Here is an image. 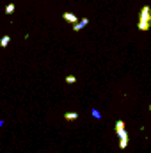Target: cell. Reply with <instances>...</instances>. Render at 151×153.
Instances as JSON below:
<instances>
[{"mask_svg":"<svg viewBox=\"0 0 151 153\" xmlns=\"http://www.w3.org/2000/svg\"><path fill=\"white\" fill-rule=\"evenodd\" d=\"M137 29H139V30H142V32H146V30H150V29H151V9H150V5H144V7L141 9V13H139V25H137Z\"/></svg>","mask_w":151,"mask_h":153,"instance_id":"1","label":"cell"},{"mask_svg":"<svg viewBox=\"0 0 151 153\" xmlns=\"http://www.w3.org/2000/svg\"><path fill=\"white\" fill-rule=\"evenodd\" d=\"M62 18H64V22H68V23H71V25H75L76 22H78V18H76L75 13H64Z\"/></svg>","mask_w":151,"mask_h":153,"instance_id":"2","label":"cell"},{"mask_svg":"<svg viewBox=\"0 0 151 153\" xmlns=\"http://www.w3.org/2000/svg\"><path fill=\"white\" fill-rule=\"evenodd\" d=\"M87 23H89V20H87V18H82L80 22H76L75 25H73V30H75V32H78V30H82V29H84V27H85Z\"/></svg>","mask_w":151,"mask_h":153,"instance_id":"3","label":"cell"},{"mask_svg":"<svg viewBox=\"0 0 151 153\" xmlns=\"http://www.w3.org/2000/svg\"><path fill=\"white\" fill-rule=\"evenodd\" d=\"M76 117H78L76 112H66V114H64V119H66V121H75Z\"/></svg>","mask_w":151,"mask_h":153,"instance_id":"4","label":"cell"},{"mask_svg":"<svg viewBox=\"0 0 151 153\" xmlns=\"http://www.w3.org/2000/svg\"><path fill=\"white\" fill-rule=\"evenodd\" d=\"M14 9H16V5H14V4H7V5H5V14H13V13H14Z\"/></svg>","mask_w":151,"mask_h":153,"instance_id":"5","label":"cell"},{"mask_svg":"<svg viewBox=\"0 0 151 153\" xmlns=\"http://www.w3.org/2000/svg\"><path fill=\"white\" fill-rule=\"evenodd\" d=\"M9 41H11V38H9V36H4V38L0 39V46H2V48H5V46L9 45Z\"/></svg>","mask_w":151,"mask_h":153,"instance_id":"6","label":"cell"},{"mask_svg":"<svg viewBox=\"0 0 151 153\" xmlns=\"http://www.w3.org/2000/svg\"><path fill=\"white\" fill-rule=\"evenodd\" d=\"M128 146V137H124V139H119V148L121 150H124Z\"/></svg>","mask_w":151,"mask_h":153,"instance_id":"7","label":"cell"},{"mask_svg":"<svg viewBox=\"0 0 151 153\" xmlns=\"http://www.w3.org/2000/svg\"><path fill=\"white\" fill-rule=\"evenodd\" d=\"M123 128H124V121L119 119V121L115 123V132H119V130H123Z\"/></svg>","mask_w":151,"mask_h":153,"instance_id":"8","label":"cell"},{"mask_svg":"<svg viewBox=\"0 0 151 153\" xmlns=\"http://www.w3.org/2000/svg\"><path fill=\"white\" fill-rule=\"evenodd\" d=\"M117 135H119V139H124V137H128V132L123 128V130H119V132H115Z\"/></svg>","mask_w":151,"mask_h":153,"instance_id":"9","label":"cell"},{"mask_svg":"<svg viewBox=\"0 0 151 153\" xmlns=\"http://www.w3.org/2000/svg\"><path fill=\"white\" fill-rule=\"evenodd\" d=\"M75 82H76V78L73 75H68V76H66V84H75Z\"/></svg>","mask_w":151,"mask_h":153,"instance_id":"10","label":"cell"},{"mask_svg":"<svg viewBox=\"0 0 151 153\" xmlns=\"http://www.w3.org/2000/svg\"><path fill=\"white\" fill-rule=\"evenodd\" d=\"M150 109H151V105H150Z\"/></svg>","mask_w":151,"mask_h":153,"instance_id":"11","label":"cell"}]
</instances>
